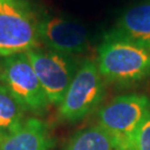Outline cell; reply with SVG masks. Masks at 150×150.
Instances as JSON below:
<instances>
[{"instance_id":"obj_10","label":"cell","mask_w":150,"mask_h":150,"mask_svg":"<svg viewBox=\"0 0 150 150\" xmlns=\"http://www.w3.org/2000/svg\"><path fill=\"white\" fill-rule=\"evenodd\" d=\"M64 150H119L113 139L99 126L79 129L70 137Z\"/></svg>"},{"instance_id":"obj_3","label":"cell","mask_w":150,"mask_h":150,"mask_svg":"<svg viewBox=\"0 0 150 150\" xmlns=\"http://www.w3.org/2000/svg\"><path fill=\"white\" fill-rule=\"evenodd\" d=\"M106 85L96 60H82L59 103V118L75 123L90 116L103 101Z\"/></svg>"},{"instance_id":"obj_8","label":"cell","mask_w":150,"mask_h":150,"mask_svg":"<svg viewBox=\"0 0 150 150\" xmlns=\"http://www.w3.org/2000/svg\"><path fill=\"white\" fill-rule=\"evenodd\" d=\"M49 126L36 117L26 118L19 126L0 136V150H52Z\"/></svg>"},{"instance_id":"obj_9","label":"cell","mask_w":150,"mask_h":150,"mask_svg":"<svg viewBox=\"0 0 150 150\" xmlns=\"http://www.w3.org/2000/svg\"><path fill=\"white\" fill-rule=\"evenodd\" d=\"M113 30L150 50V1L125 11L116 22Z\"/></svg>"},{"instance_id":"obj_12","label":"cell","mask_w":150,"mask_h":150,"mask_svg":"<svg viewBox=\"0 0 150 150\" xmlns=\"http://www.w3.org/2000/svg\"><path fill=\"white\" fill-rule=\"evenodd\" d=\"M128 150H150V115L134 132Z\"/></svg>"},{"instance_id":"obj_4","label":"cell","mask_w":150,"mask_h":150,"mask_svg":"<svg viewBox=\"0 0 150 150\" xmlns=\"http://www.w3.org/2000/svg\"><path fill=\"white\" fill-rule=\"evenodd\" d=\"M39 16L27 0H0V57L40 46Z\"/></svg>"},{"instance_id":"obj_11","label":"cell","mask_w":150,"mask_h":150,"mask_svg":"<svg viewBox=\"0 0 150 150\" xmlns=\"http://www.w3.org/2000/svg\"><path fill=\"white\" fill-rule=\"evenodd\" d=\"M26 109L0 83V136L9 132L26 119Z\"/></svg>"},{"instance_id":"obj_6","label":"cell","mask_w":150,"mask_h":150,"mask_svg":"<svg viewBox=\"0 0 150 150\" xmlns=\"http://www.w3.org/2000/svg\"><path fill=\"white\" fill-rule=\"evenodd\" d=\"M26 54L50 105L59 106L81 61L40 46L28 50Z\"/></svg>"},{"instance_id":"obj_5","label":"cell","mask_w":150,"mask_h":150,"mask_svg":"<svg viewBox=\"0 0 150 150\" xmlns=\"http://www.w3.org/2000/svg\"><path fill=\"white\" fill-rule=\"evenodd\" d=\"M0 83L11 92L27 112L43 116L50 102L26 52L0 57Z\"/></svg>"},{"instance_id":"obj_2","label":"cell","mask_w":150,"mask_h":150,"mask_svg":"<svg viewBox=\"0 0 150 150\" xmlns=\"http://www.w3.org/2000/svg\"><path fill=\"white\" fill-rule=\"evenodd\" d=\"M149 115V97L136 92L125 93L98 109L96 125L112 138L119 150H128L134 132Z\"/></svg>"},{"instance_id":"obj_1","label":"cell","mask_w":150,"mask_h":150,"mask_svg":"<svg viewBox=\"0 0 150 150\" xmlns=\"http://www.w3.org/2000/svg\"><path fill=\"white\" fill-rule=\"evenodd\" d=\"M97 66L106 83L137 86L150 78V50L110 30L97 48Z\"/></svg>"},{"instance_id":"obj_7","label":"cell","mask_w":150,"mask_h":150,"mask_svg":"<svg viewBox=\"0 0 150 150\" xmlns=\"http://www.w3.org/2000/svg\"><path fill=\"white\" fill-rule=\"evenodd\" d=\"M38 32L40 43L60 54L80 56L90 46V37L86 27L67 17L43 13L39 16Z\"/></svg>"}]
</instances>
